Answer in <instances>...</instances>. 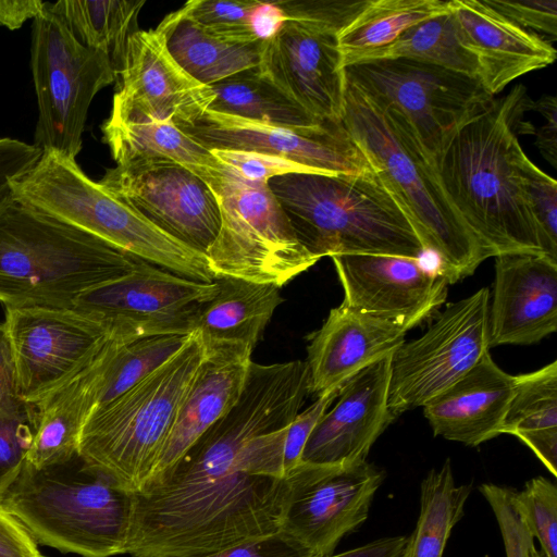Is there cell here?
Wrapping results in <instances>:
<instances>
[{"mask_svg": "<svg viewBox=\"0 0 557 557\" xmlns=\"http://www.w3.org/2000/svg\"><path fill=\"white\" fill-rule=\"evenodd\" d=\"M529 557H544V555L533 546L530 550Z\"/></svg>", "mask_w": 557, "mask_h": 557, "instance_id": "db71d44e", "label": "cell"}, {"mask_svg": "<svg viewBox=\"0 0 557 557\" xmlns=\"http://www.w3.org/2000/svg\"><path fill=\"white\" fill-rule=\"evenodd\" d=\"M120 77L113 106L175 124L194 121L213 98L209 86L176 63L156 29L137 30L129 37Z\"/></svg>", "mask_w": 557, "mask_h": 557, "instance_id": "44dd1931", "label": "cell"}, {"mask_svg": "<svg viewBox=\"0 0 557 557\" xmlns=\"http://www.w3.org/2000/svg\"><path fill=\"white\" fill-rule=\"evenodd\" d=\"M252 27L259 39H268L284 22L283 15L273 2H261L252 14Z\"/></svg>", "mask_w": 557, "mask_h": 557, "instance_id": "f5cc1de1", "label": "cell"}, {"mask_svg": "<svg viewBox=\"0 0 557 557\" xmlns=\"http://www.w3.org/2000/svg\"><path fill=\"white\" fill-rule=\"evenodd\" d=\"M11 195L23 205L150 264L198 282L216 280L206 255L164 233L89 178L75 159L42 152L28 171L11 183Z\"/></svg>", "mask_w": 557, "mask_h": 557, "instance_id": "52a82bcc", "label": "cell"}, {"mask_svg": "<svg viewBox=\"0 0 557 557\" xmlns=\"http://www.w3.org/2000/svg\"><path fill=\"white\" fill-rule=\"evenodd\" d=\"M268 185L299 242L319 260L356 253L421 259L425 253L399 203L373 170L290 173Z\"/></svg>", "mask_w": 557, "mask_h": 557, "instance_id": "277c9868", "label": "cell"}, {"mask_svg": "<svg viewBox=\"0 0 557 557\" xmlns=\"http://www.w3.org/2000/svg\"><path fill=\"white\" fill-rule=\"evenodd\" d=\"M331 259L344 289V305L394 321L406 332L445 302L447 280L423 267L420 259L366 253Z\"/></svg>", "mask_w": 557, "mask_h": 557, "instance_id": "ac0fdd59", "label": "cell"}, {"mask_svg": "<svg viewBox=\"0 0 557 557\" xmlns=\"http://www.w3.org/2000/svg\"><path fill=\"white\" fill-rule=\"evenodd\" d=\"M216 294L196 320L207 354H252L275 309L283 302L278 286L235 277H218Z\"/></svg>", "mask_w": 557, "mask_h": 557, "instance_id": "4316f807", "label": "cell"}, {"mask_svg": "<svg viewBox=\"0 0 557 557\" xmlns=\"http://www.w3.org/2000/svg\"><path fill=\"white\" fill-rule=\"evenodd\" d=\"M205 183L215 195L221 215L206 255L216 278L282 287L319 261L297 238L268 183L247 181L222 163Z\"/></svg>", "mask_w": 557, "mask_h": 557, "instance_id": "ba28073f", "label": "cell"}, {"mask_svg": "<svg viewBox=\"0 0 557 557\" xmlns=\"http://www.w3.org/2000/svg\"><path fill=\"white\" fill-rule=\"evenodd\" d=\"M398 58L434 64L478 78L475 57L463 45L450 4L446 12L409 27L387 46L342 60L346 66L361 61Z\"/></svg>", "mask_w": 557, "mask_h": 557, "instance_id": "d6a6232c", "label": "cell"}, {"mask_svg": "<svg viewBox=\"0 0 557 557\" xmlns=\"http://www.w3.org/2000/svg\"><path fill=\"white\" fill-rule=\"evenodd\" d=\"M218 161L227 165L243 178L268 183L270 180L290 173L330 174L289 160L269 154L240 150H211Z\"/></svg>", "mask_w": 557, "mask_h": 557, "instance_id": "b9f144b4", "label": "cell"}, {"mask_svg": "<svg viewBox=\"0 0 557 557\" xmlns=\"http://www.w3.org/2000/svg\"><path fill=\"white\" fill-rule=\"evenodd\" d=\"M196 557H315L284 531Z\"/></svg>", "mask_w": 557, "mask_h": 557, "instance_id": "f6af8a7d", "label": "cell"}, {"mask_svg": "<svg viewBox=\"0 0 557 557\" xmlns=\"http://www.w3.org/2000/svg\"><path fill=\"white\" fill-rule=\"evenodd\" d=\"M219 285L194 281L141 261L129 273L86 290L73 309L111 336L139 338L191 334L202 306Z\"/></svg>", "mask_w": 557, "mask_h": 557, "instance_id": "7c38bea8", "label": "cell"}, {"mask_svg": "<svg viewBox=\"0 0 557 557\" xmlns=\"http://www.w3.org/2000/svg\"><path fill=\"white\" fill-rule=\"evenodd\" d=\"M102 350L67 383L30 406L33 442L26 462L34 468L63 465L78 456L83 426L97 403Z\"/></svg>", "mask_w": 557, "mask_h": 557, "instance_id": "83f0119b", "label": "cell"}, {"mask_svg": "<svg viewBox=\"0 0 557 557\" xmlns=\"http://www.w3.org/2000/svg\"><path fill=\"white\" fill-rule=\"evenodd\" d=\"M207 357L199 335L127 392L95 409L78 457L124 491L144 493L176 413Z\"/></svg>", "mask_w": 557, "mask_h": 557, "instance_id": "8992f818", "label": "cell"}, {"mask_svg": "<svg viewBox=\"0 0 557 557\" xmlns=\"http://www.w3.org/2000/svg\"><path fill=\"white\" fill-rule=\"evenodd\" d=\"M406 331L396 322L355 310L343 302L308 336L310 394L338 391L358 372L393 354Z\"/></svg>", "mask_w": 557, "mask_h": 557, "instance_id": "7402d4cb", "label": "cell"}, {"mask_svg": "<svg viewBox=\"0 0 557 557\" xmlns=\"http://www.w3.org/2000/svg\"><path fill=\"white\" fill-rule=\"evenodd\" d=\"M156 30L176 63L205 86L260 63L263 39L250 44L220 40L201 29L183 7L168 14Z\"/></svg>", "mask_w": 557, "mask_h": 557, "instance_id": "f1b7e54d", "label": "cell"}, {"mask_svg": "<svg viewBox=\"0 0 557 557\" xmlns=\"http://www.w3.org/2000/svg\"><path fill=\"white\" fill-rule=\"evenodd\" d=\"M529 99L522 85L494 98L432 159L446 196L487 258L545 253L515 161Z\"/></svg>", "mask_w": 557, "mask_h": 557, "instance_id": "6da1fadb", "label": "cell"}, {"mask_svg": "<svg viewBox=\"0 0 557 557\" xmlns=\"http://www.w3.org/2000/svg\"><path fill=\"white\" fill-rule=\"evenodd\" d=\"M540 112L545 122L539 128L532 127L536 136L535 145L544 159L554 168L557 166V101L555 96L544 95L537 100L529 99L528 111Z\"/></svg>", "mask_w": 557, "mask_h": 557, "instance_id": "681fc988", "label": "cell"}, {"mask_svg": "<svg viewBox=\"0 0 557 557\" xmlns=\"http://www.w3.org/2000/svg\"><path fill=\"white\" fill-rule=\"evenodd\" d=\"M30 67L38 102L34 145L75 159L92 99L116 78L111 62L81 44L47 2L33 22Z\"/></svg>", "mask_w": 557, "mask_h": 557, "instance_id": "9c48e42d", "label": "cell"}, {"mask_svg": "<svg viewBox=\"0 0 557 557\" xmlns=\"http://www.w3.org/2000/svg\"><path fill=\"white\" fill-rule=\"evenodd\" d=\"M41 154L34 144L0 138V201L11 193V183L28 171Z\"/></svg>", "mask_w": 557, "mask_h": 557, "instance_id": "bcb514c9", "label": "cell"}, {"mask_svg": "<svg viewBox=\"0 0 557 557\" xmlns=\"http://www.w3.org/2000/svg\"><path fill=\"white\" fill-rule=\"evenodd\" d=\"M33 442L29 414L0 412V503L20 474Z\"/></svg>", "mask_w": 557, "mask_h": 557, "instance_id": "ab89813d", "label": "cell"}, {"mask_svg": "<svg viewBox=\"0 0 557 557\" xmlns=\"http://www.w3.org/2000/svg\"><path fill=\"white\" fill-rule=\"evenodd\" d=\"M209 111L296 129L325 123L289 98L259 67H252L209 85Z\"/></svg>", "mask_w": 557, "mask_h": 557, "instance_id": "4dcf8cb0", "label": "cell"}, {"mask_svg": "<svg viewBox=\"0 0 557 557\" xmlns=\"http://www.w3.org/2000/svg\"><path fill=\"white\" fill-rule=\"evenodd\" d=\"M342 124L399 203L448 284L487 257L446 196L433 162L408 121L370 101L345 79Z\"/></svg>", "mask_w": 557, "mask_h": 557, "instance_id": "7a4b0ae2", "label": "cell"}, {"mask_svg": "<svg viewBox=\"0 0 557 557\" xmlns=\"http://www.w3.org/2000/svg\"><path fill=\"white\" fill-rule=\"evenodd\" d=\"M0 412L30 416V406L20 396L15 358L3 322H0Z\"/></svg>", "mask_w": 557, "mask_h": 557, "instance_id": "7dc6e473", "label": "cell"}, {"mask_svg": "<svg viewBox=\"0 0 557 557\" xmlns=\"http://www.w3.org/2000/svg\"><path fill=\"white\" fill-rule=\"evenodd\" d=\"M490 299L488 288L483 287L449 304L422 336L394 351L388 408L395 418L423 407L488 352Z\"/></svg>", "mask_w": 557, "mask_h": 557, "instance_id": "8fae6325", "label": "cell"}, {"mask_svg": "<svg viewBox=\"0 0 557 557\" xmlns=\"http://www.w3.org/2000/svg\"><path fill=\"white\" fill-rule=\"evenodd\" d=\"M176 125L209 151L258 152L330 174L372 170L342 122L296 129L206 110L194 121Z\"/></svg>", "mask_w": 557, "mask_h": 557, "instance_id": "2e32d148", "label": "cell"}, {"mask_svg": "<svg viewBox=\"0 0 557 557\" xmlns=\"http://www.w3.org/2000/svg\"><path fill=\"white\" fill-rule=\"evenodd\" d=\"M338 391L317 397L306 410L299 412L287 426L284 444V471L286 476L301 463L306 443L320 418L336 399Z\"/></svg>", "mask_w": 557, "mask_h": 557, "instance_id": "ee69618b", "label": "cell"}, {"mask_svg": "<svg viewBox=\"0 0 557 557\" xmlns=\"http://www.w3.org/2000/svg\"><path fill=\"white\" fill-rule=\"evenodd\" d=\"M523 442L557 476V361L515 376L502 434Z\"/></svg>", "mask_w": 557, "mask_h": 557, "instance_id": "f546056e", "label": "cell"}, {"mask_svg": "<svg viewBox=\"0 0 557 557\" xmlns=\"http://www.w3.org/2000/svg\"><path fill=\"white\" fill-rule=\"evenodd\" d=\"M479 491L497 520L506 557H529L534 537L516 497V491L493 483H483Z\"/></svg>", "mask_w": 557, "mask_h": 557, "instance_id": "f35d334b", "label": "cell"}, {"mask_svg": "<svg viewBox=\"0 0 557 557\" xmlns=\"http://www.w3.org/2000/svg\"><path fill=\"white\" fill-rule=\"evenodd\" d=\"M145 0H60L50 3L85 47L104 53L120 75L129 37L138 29Z\"/></svg>", "mask_w": 557, "mask_h": 557, "instance_id": "1f68e13d", "label": "cell"}, {"mask_svg": "<svg viewBox=\"0 0 557 557\" xmlns=\"http://www.w3.org/2000/svg\"><path fill=\"white\" fill-rule=\"evenodd\" d=\"M250 363L251 354L247 352L207 354L180 406L147 490L170 473L193 445L234 405Z\"/></svg>", "mask_w": 557, "mask_h": 557, "instance_id": "d4e9b609", "label": "cell"}, {"mask_svg": "<svg viewBox=\"0 0 557 557\" xmlns=\"http://www.w3.org/2000/svg\"><path fill=\"white\" fill-rule=\"evenodd\" d=\"M261 4L258 0H193L183 9L207 34L232 44L260 40L252 27V14Z\"/></svg>", "mask_w": 557, "mask_h": 557, "instance_id": "d590c367", "label": "cell"}, {"mask_svg": "<svg viewBox=\"0 0 557 557\" xmlns=\"http://www.w3.org/2000/svg\"><path fill=\"white\" fill-rule=\"evenodd\" d=\"M520 28L548 41L557 38V0H484Z\"/></svg>", "mask_w": 557, "mask_h": 557, "instance_id": "7bdbcfd3", "label": "cell"}, {"mask_svg": "<svg viewBox=\"0 0 557 557\" xmlns=\"http://www.w3.org/2000/svg\"><path fill=\"white\" fill-rule=\"evenodd\" d=\"M471 488V484H456L449 459L440 469H432L421 482L420 513L403 557H443Z\"/></svg>", "mask_w": 557, "mask_h": 557, "instance_id": "836d02e7", "label": "cell"}, {"mask_svg": "<svg viewBox=\"0 0 557 557\" xmlns=\"http://www.w3.org/2000/svg\"><path fill=\"white\" fill-rule=\"evenodd\" d=\"M337 33L286 20L263 40L260 72L323 122L341 123L345 75Z\"/></svg>", "mask_w": 557, "mask_h": 557, "instance_id": "e0dca14e", "label": "cell"}, {"mask_svg": "<svg viewBox=\"0 0 557 557\" xmlns=\"http://www.w3.org/2000/svg\"><path fill=\"white\" fill-rule=\"evenodd\" d=\"M282 531L315 557L334 554L344 536L369 516L385 473L367 460L342 465L301 462Z\"/></svg>", "mask_w": 557, "mask_h": 557, "instance_id": "5bb4252c", "label": "cell"}, {"mask_svg": "<svg viewBox=\"0 0 557 557\" xmlns=\"http://www.w3.org/2000/svg\"><path fill=\"white\" fill-rule=\"evenodd\" d=\"M515 161L544 251L557 260V182L539 169L520 145L516 149Z\"/></svg>", "mask_w": 557, "mask_h": 557, "instance_id": "8d00e7d4", "label": "cell"}, {"mask_svg": "<svg viewBox=\"0 0 557 557\" xmlns=\"http://www.w3.org/2000/svg\"><path fill=\"white\" fill-rule=\"evenodd\" d=\"M116 165L177 163L206 182L221 163L173 121L150 117L112 104L101 126Z\"/></svg>", "mask_w": 557, "mask_h": 557, "instance_id": "484cf974", "label": "cell"}, {"mask_svg": "<svg viewBox=\"0 0 557 557\" xmlns=\"http://www.w3.org/2000/svg\"><path fill=\"white\" fill-rule=\"evenodd\" d=\"M22 400L35 406L85 369L111 335L75 309L5 308Z\"/></svg>", "mask_w": 557, "mask_h": 557, "instance_id": "4fadbf2b", "label": "cell"}, {"mask_svg": "<svg viewBox=\"0 0 557 557\" xmlns=\"http://www.w3.org/2000/svg\"><path fill=\"white\" fill-rule=\"evenodd\" d=\"M38 545L82 557L126 554L133 494L71 461L36 469L25 462L0 503Z\"/></svg>", "mask_w": 557, "mask_h": 557, "instance_id": "5b68a950", "label": "cell"}, {"mask_svg": "<svg viewBox=\"0 0 557 557\" xmlns=\"http://www.w3.org/2000/svg\"><path fill=\"white\" fill-rule=\"evenodd\" d=\"M46 3L39 0H0V24L12 30L17 29L26 20H35Z\"/></svg>", "mask_w": 557, "mask_h": 557, "instance_id": "f907efd6", "label": "cell"}, {"mask_svg": "<svg viewBox=\"0 0 557 557\" xmlns=\"http://www.w3.org/2000/svg\"><path fill=\"white\" fill-rule=\"evenodd\" d=\"M345 79L370 101L400 113L431 160L493 97L476 77L410 59H375L344 66Z\"/></svg>", "mask_w": 557, "mask_h": 557, "instance_id": "30bf717a", "label": "cell"}, {"mask_svg": "<svg viewBox=\"0 0 557 557\" xmlns=\"http://www.w3.org/2000/svg\"><path fill=\"white\" fill-rule=\"evenodd\" d=\"M516 497L544 557H557V487L545 476L529 480Z\"/></svg>", "mask_w": 557, "mask_h": 557, "instance_id": "74e56055", "label": "cell"}, {"mask_svg": "<svg viewBox=\"0 0 557 557\" xmlns=\"http://www.w3.org/2000/svg\"><path fill=\"white\" fill-rule=\"evenodd\" d=\"M144 260L23 205L0 201V302L5 308L73 309L86 290Z\"/></svg>", "mask_w": 557, "mask_h": 557, "instance_id": "3957f363", "label": "cell"}, {"mask_svg": "<svg viewBox=\"0 0 557 557\" xmlns=\"http://www.w3.org/2000/svg\"><path fill=\"white\" fill-rule=\"evenodd\" d=\"M0 557H44L25 527L1 504Z\"/></svg>", "mask_w": 557, "mask_h": 557, "instance_id": "c3c4849f", "label": "cell"}, {"mask_svg": "<svg viewBox=\"0 0 557 557\" xmlns=\"http://www.w3.org/2000/svg\"><path fill=\"white\" fill-rule=\"evenodd\" d=\"M448 9L449 1L442 0H370L337 35L342 58L387 46L409 27Z\"/></svg>", "mask_w": 557, "mask_h": 557, "instance_id": "e575fe53", "label": "cell"}, {"mask_svg": "<svg viewBox=\"0 0 557 557\" xmlns=\"http://www.w3.org/2000/svg\"><path fill=\"white\" fill-rule=\"evenodd\" d=\"M393 354L341 386L336 404L325 411L310 434L301 462L342 465L367 460L374 442L395 419L388 408Z\"/></svg>", "mask_w": 557, "mask_h": 557, "instance_id": "d6986e66", "label": "cell"}, {"mask_svg": "<svg viewBox=\"0 0 557 557\" xmlns=\"http://www.w3.org/2000/svg\"><path fill=\"white\" fill-rule=\"evenodd\" d=\"M99 184L157 227L207 255L221 224L211 188L177 163L116 165Z\"/></svg>", "mask_w": 557, "mask_h": 557, "instance_id": "9a60e30c", "label": "cell"}, {"mask_svg": "<svg viewBox=\"0 0 557 557\" xmlns=\"http://www.w3.org/2000/svg\"><path fill=\"white\" fill-rule=\"evenodd\" d=\"M557 330V260L545 253L495 257L490 348L539 343Z\"/></svg>", "mask_w": 557, "mask_h": 557, "instance_id": "ffe728a7", "label": "cell"}, {"mask_svg": "<svg viewBox=\"0 0 557 557\" xmlns=\"http://www.w3.org/2000/svg\"><path fill=\"white\" fill-rule=\"evenodd\" d=\"M515 376L486 352L460 380L423 406L434 435L478 446L502 434Z\"/></svg>", "mask_w": 557, "mask_h": 557, "instance_id": "cb8c5ba5", "label": "cell"}, {"mask_svg": "<svg viewBox=\"0 0 557 557\" xmlns=\"http://www.w3.org/2000/svg\"><path fill=\"white\" fill-rule=\"evenodd\" d=\"M465 47L475 57L478 78L495 97L513 79L552 64L553 45L511 23L484 0H450Z\"/></svg>", "mask_w": 557, "mask_h": 557, "instance_id": "603a6c76", "label": "cell"}, {"mask_svg": "<svg viewBox=\"0 0 557 557\" xmlns=\"http://www.w3.org/2000/svg\"><path fill=\"white\" fill-rule=\"evenodd\" d=\"M370 0H280L273 2L284 21L308 22L337 34L347 26Z\"/></svg>", "mask_w": 557, "mask_h": 557, "instance_id": "60d3db41", "label": "cell"}, {"mask_svg": "<svg viewBox=\"0 0 557 557\" xmlns=\"http://www.w3.org/2000/svg\"><path fill=\"white\" fill-rule=\"evenodd\" d=\"M407 536H388L326 557H403Z\"/></svg>", "mask_w": 557, "mask_h": 557, "instance_id": "816d5d0a", "label": "cell"}]
</instances>
